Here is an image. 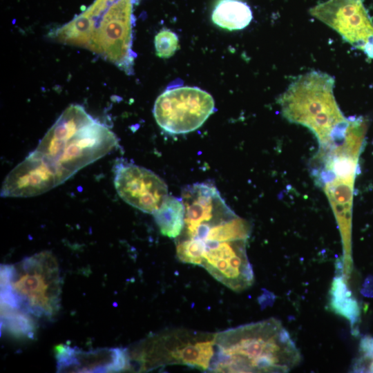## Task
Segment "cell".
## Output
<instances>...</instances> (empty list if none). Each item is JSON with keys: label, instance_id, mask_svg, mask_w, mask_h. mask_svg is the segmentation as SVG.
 <instances>
[{"label": "cell", "instance_id": "cell-1", "mask_svg": "<svg viewBox=\"0 0 373 373\" xmlns=\"http://www.w3.org/2000/svg\"><path fill=\"white\" fill-rule=\"evenodd\" d=\"M119 146L115 134L79 104L68 106L18 166L43 193Z\"/></svg>", "mask_w": 373, "mask_h": 373}, {"label": "cell", "instance_id": "cell-2", "mask_svg": "<svg viewBox=\"0 0 373 373\" xmlns=\"http://www.w3.org/2000/svg\"><path fill=\"white\" fill-rule=\"evenodd\" d=\"M209 370L217 372H287L301 355L280 321L271 318L216 333Z\"/></svg>", "mask_w": 373, "mask_h": 373}, {"label": "cell", "instance_id": "cell-3", "mask_svg": "<svg viewBox=\"0 0 373 373\" xmlns=\"http://www.w3.org/2000/svg\"><path fill=\"white\" fill-rule=\"evenodd\" d=\"M334 79L325 73L311 71L294 80L279 97L283 116L308 128L320 146L343 137L354 117H345L334 95Z\"/></svg>", "mask_w": 373, "mask_h": 373}, {"label": "cell", "instance_id": "cell-4", "mask_svg": "<svg viewBox=\"0 0 373 373\" xmlns=\"http://www.w3.org/2000/svg\"><path fill=\"white\" fill-rule=\"evenodd\" d=\"M61 285L58 262L48 251L1 266V290L10 292L19 307L35 317L52 318L57 314Z\"/></svg>", "mask_w": 373, "mask_h": 373}, {"label": "cell", "instance_id": "cell-5", "mask_svg": "<svg viewBox=\"0 0 373 373\" xmlns=\"http://www.w3.org/2000/svg\"><path fill=\"white\" fill-rule=\"evenodd\" d=\"M216 333L174 329L148 336L128 350L131 368L149 371L169 365L209 370L216 352Z\"/></svg>", "mask_w": 373, "mask_h": 373}, {"label": "cell", "instance_id": "cell-6", "mask_svg": "<svg viewBox=\"0 0 373 373\" xmlns=\"http://www.w3.org/2000/svg\"><path fill=\"white\" fill-rule=\"evenodd\" d=\"M214 109V100L209 93L198 87L177 86L157 97L153 112L161 128L179 135L200 128Z\"/></svg>", "mask_w": 373, "mask_h": 373}, {"label": "cell", "instance_id": "cell-7", "mask_svg": "<svg viewBox=\"0 0 373 373\" xmlns=\"http://www.w3.org/2000/svg\"><path fill=\"white\" fill-rule=\"evenodd\" d=\"M117 0L97 18L88 50L117 65L129 74L133 70L132 3Z\"/></svg>", "mask_w": 373, "mask_h": 373}, {"label": "cell", "instance_id": "cell-8", "mask_svg": "<svg viewBox=\"0 0 373 373\" xmlns=\"http://www.w3.org/2000/svg\"><path fill=\"white\" fill-rule=\"evenodd\" d=\"M309 12L373 59V21L363 0H327Z\"/></svg>", "mask_w": 373, "mask_h": 373}, {"label": "cell", "instance_id": "cell-9", "mask_svg": "<svg viewBox=\"0 0 373 373\" xmlns=\"http://www.w3.org/2000/svg\"><path fill=\"white\" fill-rule=\"evenodd\" d=\"M113 175L119 196L144 213L153 214L169 195L167 185L160 176L124 159L115 162Z\"/></svg>", "mask_w": 373, "mask_h": 373}, {"label": "cell", "instance_id": "cell-10", "mask_svg": "<svg viewBox=\"0 0 373 373\" xmlns=\"http://www.w3.org/2000/svg\"><path fill=\"white\" fill-rule=\"evenodd\" d=\"M247 240L202 243L201 265L218 281L235 291L254 283V271L247 254Z\"/></svg>", "mask_w": 373, "mask_h": 373}, {"label": "cell", "instance_id": "cell-11", "mask_svg": "<svg viewBox=\"0 0 373 373\" xmlns=\"http://www.w3.org/2000/svg\"><path fill=\"white\" fill-rule=\"evenodd\" d=\"M58 372H116L131 369L128 349L98 348L88 351L65 344L55 347Z\"/></svg>", "mask_w": 373, "mask_h": 373}, {"label": "cell", "instance_id": "cell-12", "mask_svg": "<svg viewBox=\"0 0 373 373\" xmlns=\"http://www.w3.org/2000/svg\"><path fill=\"white\" fill-rule=\"evenodd\" d=\"M252 18L250 7L240 0H219L211 15L216 25L229 30L245 28Z\"/></svg>", "mask_w": 373, "mask_h": 373}, {"label": "cell", "instance_id": "cell-13", "mask_svg": "<svg viewBox=\"0 0 373 373\" xmlns=\"http://www.w3.org/2000/svg\"><path fill=\"white\" fill-rule=\"evenodd\" d=\"M161 233L171 238H178L184 225L185 209L182 198L168 195L153 214Z\"/></svg>", "mask_w": 373, "mask_h": 373}, {"label": "cell", "instance_id": "cell-14", "mask_svg": "<svg viewBox=\"0 0 373 373\" xmlns=\"http://www.w3.org/2000/svg\"><path fill=\"white\" fill-rule=\"evenodd\" d=\"M32 316L21 309L1 308V331L16 338H33L36 324Z\"/></svg>", "mask_w": 373, "mask_h": 373}, {"label": "cell", "instance_id": "cell-15", "mask_svg": "<svg viewBox=\"0 0 373 373\" xmlns=\"http://www.w3.org/2000/svg\"><path fill=\"white\" fill-rule=\"evenodd\" d=\"M335 300H332V304L338 303V304L342 303L337 309L336 311L339 313L341 308L343 309L341 314L351 321L353 323L357 320L358 317V307L356 302L350 297V294L348 292L346 286L343 284V281L336 280L335 283ZM338 304L333 305V307Z\"/></svg>", "mask_w": 373, "mask_h": 373}, {"label": "cell", "instance_id": "cell-16", "mask_svg": "<svg viewBox=\"0 0 373 373\" xmlns=\"http://www.w3.org/2000/svg\"><path fill=\"white\" fill-rule=\"evenodd\" d=\"M176 34L169 29L161 30L155 37L156 55L161 58H169L178 48Z\"/></svg>", "mask_w": 373, "mask_h": 373}, {"label": "cell", "instance_id": "cell-17", "mask_svg": "<svg viewBox=\"0 0 373 373\" xmlns=\"http://www.w3.org/2000/svg\"><path fill=\"white\" fill-rule=\"evenodd\" d=\"M116 0H110V3L114 2Z\"/></svg>", "mask_w": 373, "mask_h": 373}]
</instances>
